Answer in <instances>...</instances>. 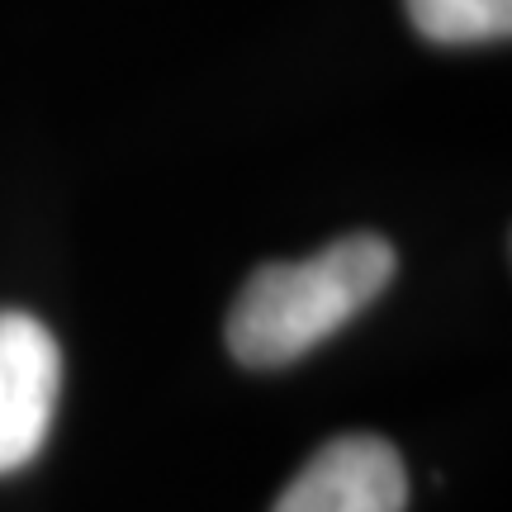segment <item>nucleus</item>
I'll return each mask as SVG.
<instances>
[{"label": "nucleus", "instance_id": "obj_1", "mask_svg": "<svg viewBox=\"0 0 512 512\" xmlns=\"http://www.w3.org/2000/svg\"><path fill=\"white\" fill-rule=\"evenodd\" d=\"M394 266V247L375 233L337 238L309 261L261 266L228 313V351L252 370L304 361L313 347H323L332 332H342L356 313L380 299L394 280Z\"/></svg>", "mask_w": 512, "mask_h": 512}, {"label": "nucleus", "instance_id": "obj_2", "mask_svg": "<svg viewBox=\"0 0 512 512\" xmlns=\"http://www.w3.org/2000/svg\"><path fill=\"white\" fill-rule=\"evenodd\" d=\"M62 394V351L34 313H0V475L43 451Z\"/></svg>", "mask_w": 512, "mask_h": 512}, {"label": "nucleus", "instance_id": "obj_3", "mask_svg": "<svg viewBox=\"0 0 512 512\" xmlns=\"http://www.w3.org/2000/svg\"><path fill=\"white\" fill-rule=\"evenodd\" d=\"M408 470L403 456L375 432L332 437L285 484L271 512H403Z\"/></svg>", "mask_w": 512, "mask_h": 512}, {"label": "nucleus", "instance_id": "obj_4", "mask_svg": "<svg viewBox=\"0 0 512 512\" xmlns=\"http://www.w3.org/2000/svg\"><path fill=\"white\" fill-rule=\"evenodd\" d=\"M408 19L422 38L465 48V43H494L512 29V0H403Z\"/></svg>", "mask_w": 512, "mask_h": 512}]
</instances>
